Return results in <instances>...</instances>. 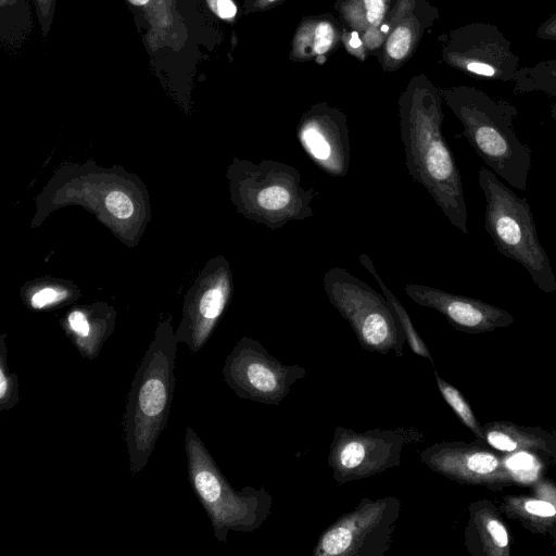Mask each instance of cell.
Segmentation results:
<instances>
[{
	"instance_id": "cell-1",
	"label": "cell",
	"mask_w": 556,
	"mask_h": 556,
	"mask_svg": "<svg viewBox=\"0 0 556 556\" xmlns=\"http://www.w3.org/2000/svg\"><path fill=\"white\" fill-rule=\"evenodd\" d=\"M442 92L426 77L414 78L399 99L405 167L432 197L447 220L468 235L462 175L443 132Z\"/></svg>"
},
{
	"instance_id": "cell-2",
	"label": "cell",
	"mask_w": 556,
	"mask_h": 556,
	"mask_svg": "<svg viewBox=\"0 0 556 556\" xmlns=\"http://www.w3.org/2000/svg\"><path fill=\"white\" fill-rule=\"evenodd\" d=\"M441 92L464 127L462 136L481 161L511 187L526 191L532 150L515 131L517 108L471 86H456Z\"/></svg>"
},
{
	"instance_id": "cell-3",
	"label": "cell",
	"mask_w": 556,
	"mask_h": 556,
	"mask_svg": "<svg viewBox=\"0 0 556 556\" xmlns=\"http://www.w3.org/2000/svg\"><path fill=\"white\" fill-rule=\"evenodd\" d=\"M176 337L163 325L135 372L123 418L131 475L144 469L166 427L176 384Z\"/></svg>"
},
{
	"instance_id": "cell-4",
	"label": "cell",
	"mask_w": 556,
	"mask_h": 556,
	"mask_svg": "<svg viewBox=\"0 0 556 556\" xmlns=\"http://www.w3.org/2000/svg\"><path fill=\"white\" fill-rule=\"evenodd\" d=\"M185 452L190 486L207 514L216 540L226 542L230 531L260 529L274 503L265 486L236 490L191 427L186 428Z\"/></svg>"
},
{
	"instance_id": "cell-5",
	"label": "cell",
	"mask_w": 556,
	"mask_h": 556,
	"mask_svg": "<svg viewBox=\"0 0 556 556\" xmlns=\"http://www.w3.org/2000/svg\"><path fill=\"white\" fill-rule=\"evenodd\" d=\"M478 182L485 199L484 229L497 252L523 266L542 291L554 293L556 275L540 242L527 199L516 194L488 167H480Z\"/></svg>"
},
{
	"instance_id": "cell-6",
	"label": "cell",
	"mask_w": 556,
	"mask_h": 556,
	"mask_svg": "<svg viewBox=\"0 0 556 556\" xmlns=\"http://www.w3.org/2000/svg\"><path fill=\"white\" fill-rule=\"evenodd\" d=\"M323 286L330 303L350 324L359 345L369 352L402 357V326L383 294L342 267L329 268Z\"/></svg>"
},
{
	"instance_id": "cell-7",
	"label": "cell",
	"mask_w": 556,
	"mask_h": 556,
	"mask_svg": "<svg viewBox=\"0 0 556 556\" xmlns=\"http://www.w3.org/2000/svg\"><path fill=\"white\" fill-rule=\"evenodd\" d=\"M240 201L243 212L271 230L289 222L305 220L314 215L311 206L318 193L301 185V174L286 163L263 160L240 166Z\"/></svg>"
},
{
	"instance_id": "cell-8",
	"label": "cell",
	"mask_w": 556,
	"mask_h": 556,
	"mask_svg": "<svg viewBox=\"0 0 556 556\" xmlns=\"http://www.w3.org/2000/svg\"><path fill=\"white\" fill-rule=\"evenodd\" d=\"M421 439L422 433L415 427L372 428L357 432L337 426L327 463L339 485L366 479L397 467L405 448Z\"/></svg>"
},
{
	"instance_id": "cell-9",
	"label": "cell",
	"mask_w": 556,
	"mask_h": 556,
	"mask_svg": "<svg viewBox=\"0 0 556 556\" xmlns=\"http://www.w3.org/2000/svg\"><path fill=\"white\" fill-rule=\"evenodd\" d=\"M401 501L389 495L363 497L354 509L342 514L319 535L314 556H386L393 541Z\"/></svg>"
},
{
	"instance_id": "cell-10",
	"label": "cell",
	"mask_w": 556,
	"mask_h": 556,
	"mask_svg": "<svg viewBox=\"0 0 556 556\" xmlns=\"http://www.w3.org/2000/svg\"><path fill=\"white\" fill-rule=\"evenodd\" d=\"M223 376L240 397L267 405H278L291 387L306 376L300 365H286L268 353L262 343L242 337L227 355Z\"/></svg>"
},
{
	"instance_id": "cell-11",
	"label": "cell",
	"mask_w": 556,
	"mask_h": 556,
	"mask_svg": "<svg viewBox=\"0 0 556 556\" xmlns=\"http://www.w3.org/2000/svg\"><path fill=\"white\" fill-rule=\"evenodd\" d=\"M442 54L445 63L467 75L503 83L513 81L520 62L500 28L483 22L452 30Z\"/></svg>"
},
{
	"instance_id": "cell-12",
	"label": "cell",
	"mask_w": 556,
	"mask_h": 556,
	"mask_svg": "<svg viewBox=\"0 0 556 556\" xmlns=\"http://www.w3.org/2000/svg\"><path fill=\"white\" fill-rule=\"evenodd\" d=\"M296 138L307 157L324 173L345 177L351 162L346 116L337 108L318 103L309 108L296 127Z\"/></svg>"
},
{
	"instance_id": "cell-13",
	"label": "cell",
	"mask_w": 556,
	"mask_h": 556,
	"mask_svg": "<svg viewBox=\"0 0 556 556\" xmlns=\"http://www.w3.org/2000/svg\"><path fill=\"white\" fill-rule=\"evenodd\" d=\"M404 292L416 304L439 312L451 325L464 331L490 330L513 321L511 316L504 309L433 287L407 283Z\"/></svg>"
},
{
	"instance_id": "cell-14",
	"label": "cell",
	"mask_w": 556,
	"mask_h": 556,
	"mask_svg": "<svg viewBox=\"0 0 556 556\" xmlns=\"http://www.w3.org/2000/svg\"><path fill=\"white\" fill-rule=\"evenodd\" d=\"M414 2L400 16L389 33L383 45V63L387 70H393L402 64L413 52L421 37V21L409 15Z\"/></svg>"
},
{
	"instance_id": "cell-15",
	"label": "cell",
	"mask_w": 556,
	"mask_h": 556,
	"mask_svg": "<svg viewBox=\"0 0 556 556\" xmlns=\"http://www.w3.org/2000/svg\"><path fill=\"white\" fill-rule=\"evenodd\" d=\"M336 27L326 20L303 22L293 38L291 56L294 60H308L329 52L337 42Z\"/></svg>"
},
{
	"instance_id": "cell-16",
	"label": "cell",
	"mask_w": 556,
	"mask_h": 556,
	"mask_svg": "<svg viewBox=\"0 0 556 556\" xmlns=\"http://www.w3.org/2000/svg\"><path fill=\"white\" fill-rule=\"evenodd\" d=\"M66 330L81 356L94 359L108 333L105 327L92 324L89 316L80 311H72L66 318Z\"/></svg>"
},
{
	"instance_id": "cell-17",
	"label": "cell",
	"mask_w": 556,
	"mask_h": 556,
	"mask_svg": "<svg viewBox=\"0 0 556 556\" xmlns=\"http://www.w3.org/2000/svg\"><path fill=\"white\" fill-rule=\"evenodd\" d=\"M359 262L364 266V268H366V270H368V273L372 275L375 280L378 282V285L382 291V294L386 296L388 302L391 304V306L402 326L406 343L408 344L410 351L433 363L431 354H430L426 343L421 339L420 334L417 332L408 312L403 306V304L397 300V298L391 292V290L387 287V285L383 282V280L379 276L377 269L375 268L371 258L367 254L362 253L359 255Z\"/></svg>"
},
{
	"instance_id": "cell-18",
	"label": "cell",
	"mask_w": 556,
	"mask_h": 556,
	"mask_svg": "<svg viewBox=\"0 0 556 556\" xmlns=\"http://www.w3.org/2000/svg\"><path fill=\"white\" fill-rule=\"evenodd\" d=\"M513 81L516 93L538 91L556 98V59L519 67Z\"/></svg>"
},
{
	"instance_id": "cell-19",
	"label": "cell",
	"mask_w": 556,
	"mask_h": 556,
	"mask_svg": "<svg viewBox=\"0 0 556 556\" xmlns=\"http://www.w3.org/2000/svg\"><path fill=\"white\" fill-rule=\"evenodd\" d=\"M389 4L390 0H344L340 12L355 31L364 34L383 22Z\"/></svg>"
},
{
	"instance_id": "cell-20",
	"label": "cell",
	"mask_w": 556,
	"mask_h": 556,
	"mask_svg": "<svg viewBox=\"0 0 556 556\" xmlns=\"http://www.w3.org/2000/svg\"><path fill=\"white\" fill-rule=\"evenodd\" d=\"M2 336L0 341V410L12 409L18 403V378L9 368L8 350Z\"/></svg>"
},
{
	"instance_id": "cell-21",
	"label": "cell",
	"mask_w": 556,
	"mask_h": 556,
	"mask_svg": "<svg viewBox=\"0 0 556 556\" xmlns=\"http://www.w3.org/2000/svg\"><path fill=\"white\" fill-rule=\"evenodd\" d=\"M437 383L439 390L446 401V403L453 408V410L458 415V417L463 420V422L472 429L478 435H480V430L476 418L465 401L459 391L454 388L452 384L443 380L437 371H434Z\"/></svg>"
},
{
	"instance_id": "cell-22",
	"label": "cell",
	"mask_w": 556,
	"mask_h": 556,
	"mask_svg": "<svg viewBox=\"0 0 556 556\" xmlns=\"http://www.w3.org/2000/svg\"><path fill=\"white\" fill-rule=\"evenodd\" d=\"M105 205L111 214L121 219L130 217L134 212L130 199L122 191H113L109 193L105 199Z\"/></svg>"
},
{
	"instance_id": "cell-23",
	"label": "cell",
	"mask_w": 556,
	"mask_h": 556,
	"mask_svg": "<svg viewBox=\"0 0 556 556\" xmlns=\"http://www.w3.org/2000/svg\"><path fill=\"white\" fill-rule=\"evenodd\" d=\"M66 296V292L63 290H55L53 288H45L37 291L30 300L31 306L35 308H42L59 301H62Z\"/></svg>"
},
{
	"instance_id": "cell-24",
	"label": "cell",
	"mask_w": 556,
	"mask_h": 556,
	"mask_svg": "<svg viewBox=\"0 0 556 556\" xmlns=\"http://www.w3.org/2000/svg\"><path fill=\"white\" fill-rule=\"evenodd\" d=\"M507 466L518 476L529 477L534 469V460L527 453H518L507 460Z\"/></svg>"
},
{
	"instance_id": "cell-25",
	"label": "cell",
	"mask_w": 556,
	"mask_h": 556,
	"mask_svg": "<svg viewBox=\"0 0 556 556\" xmlns=\"http://www.w3.org/2000/svg\"><path fill=\"white\" fill-rule=\"evenodd\" d=\"M207 4L223 20H231L237 14V7L232 0H207Z\"/></svg>"
},
{
	"instance_id": "cell-26",
	"label": "cell",
	"mask_w": 556,
	"mask_h": 556,
	"mask_svg": "<svg viewBox=\"0 0 556 556\" xmlns=\"http://www.w3.org/2000/svg\"><path fill=\"white\" fill-rule=\"evenodd\" d=\"M535 35L542 40L556 41V11L539 25Z\"/></svg>"
},
{
	"instance_id": "cell-27",
	"label": "cell",
	"mask_w": 556,
	"mask_h": 556,
	"mask_svg": "<svg viewBox=\"0 0 556 556\" xmlns=\"http://www.w3.org/2000/svg\"><path fill=\"white\" fill-rule=\"evenodd\" d=\"M488 530L492 536L493 542L500 546L505 547L508 543L507 532L504 526L497 520H490L488 522Z\"/></svg>"
},
{
	"instance_id": "cell-28",
	"label": "cell",
	"mask_w": 556,
	"mask_h": 556,
	"mask_svg": "<svg viewBox=\"0 0 556 556\" xmlns=\"http://www.w3.org/2000/svg\"><path fill=\"white\" fill-rule=\"evenodd\" d=\"M525 507L528 513L540 517H551L556 514L554 506L543 501L527 502Z\"/></svg>"
},
{
	"instance_id": "cell-29",
	"label": "cell",
	"mask_w": 556,
	"mask_h": 556,
	"mask_svg": "<svg viewBox=\"0 0 556 556\" xmlns=\"http://www.w3.org/2000/svg\"><path fill=\"white\" fill-rule=\"evenodd\" d=\"M488 441L493 447L506 452L514 451L517 446L515 441L500 432H491L488 435Z\"/></svg>"
},
{
	"instance_id": "cell-30",
	"label": "cell",
	"mask_w": 556,
	"mask_h": 556,
	"mask_svg": "<svg viewBox=\"0 0 556 556\" xmlns=\"http://www.w3.org/2000/svg\"><path fill=\"white\" fill-rule=\"evenodd\" d=\"M356 35H357V31L346 36L344 38L345 46H346L348 50L350 51V53H354L357 56L363 58L364 42H363L362 38H358Z\"/></svg>"
},
{
	"instance_id": "cell-31",
	"label": "cell",
	"mask_w": 556,
	"mask_h": 556,
	"mask_svg": "<svg viewBox=\"0 0 556 556\" xmlns=\"http://www.w3.org/2000/svg\"><path fill=\"white\" fill-rule=\"evenodd\" d=\"M551 116L556 122V102L551 106Z\"/></svg>"
},
{
	"instance_id": "cell-32",
	"label": "cell",
	"mask_w": 556,
	"mask_h": 556,
	"mask_svg": "<svg viewBox=\"0 0 556 556\" xmlns=\"http://www.w3.org/2000/svg\"><path fill=\"white\" fill-rule=\"evenodd\" d=\"M130 3L135 4V5H143L146 4L149 0H128Z\"/></svg>"
},
{
	"instance_id": "cell-33",
	"label": "cell",
	"mask_w": 556,
	"mask_h": 556,
	"mask_svg": "<svg viewBox=\"0 0 556 556\" xmlns=\"http://www.w3.org/2000/svg\"><path fill=\"white\" fill-rule=\"evenodd\" d=\"M264 1H265V2H267V3H273V2H275L276 0H264Z\"/></svg>"
}]
</instances>
